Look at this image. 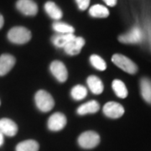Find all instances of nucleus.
<instances>
[{
	"instance_id": "nucleus-1",
	"label": "nucleus",
	"mask_w": 151,
	"mask_h": 151,
	"mask_svg": "<svg viewBox=\"0 0 151 151\" xmlns=\"http://www.w3.org/2000/svg\"><path fill=\"white\" fill-rule=\"evenodd\" d=\"M9 40L14 44L23 45L29 42L31 39V32L23 26L13 27L8 32Z\"/></svg>"
},
{
	"instance_id": "nucleus-2",
	"label": "nucleus",
	"mask_w": 151,
	"mask_h": 151,
	"mask_svg": "<svg viewBox=\"0 0 151 151\" xmlns=\"http://www.w3.org/2000/svg\"><path fill=\"white\" fill-rule=\"evenodd\" d=\"M35 104L41 112L47 113L54 108L55 102L51 95L45 90H40L35 96Z\"/></svg>"
},
{
	"instance_id": "nucleus-3",
	"label": "nucleus",
	"mask_w": 151,
	"mask_h": 151,
	"mask_svg": "<svg viewBox=\"0 0 151 151\" xmlns=\"http://www.w3.org/2000/svg\"><path fill=\"white\" fill-rule=\"evenodd\" d=\"M77 142L82 149L91 150L99 145L100 136L94 131H86L78 137Z\"/></svg>"
},
{
	"instance_id": "nucleus-4",
	"label": "nucleus",
	"mask_w": 151,
	"mask_h": 151,
	"mask_svg": "<svg viewBox=\"0 0 151 151\" xmlns=\"http://www.w3.org/2000/svg\"><path fill=\"white\" fill-rule=\"evenodd\" d=\"M112 61L118 67L122 69L127 73L135 74L138 71V66L134 61H132L129 58L124 55L115 54L112 57Z\"/></svg>"
},
{
	"instance_id": "nucleus-5",
	"label": "nucleus",
	"mask_w": 151,
	"mask_h": 151,
	"mask_svg": "<svg viewBox=\"0 0 151 151\" xmlns=\"http://www.w3.org/2000/svg\"><path fill=\"white\" fill-rule=\"evenodd\" d=\"M144 39V34L139 26H134L128 33L122 35L119 37V40L124 44L140 43Z\"/></svg>"
},
{
	"instance_id": "nucleus-6",
	"label": "nucleus",
	"mask_w": 151,
	"mask_h": 151,
	"mask_svg": "<svg viewBox=\"0 0 151 151\" xmlns=\"http://www.w3.org/2000/svg\"><path fill=\"white\" fill-rule=\"evenodd\" d=\"M50 70L52 75L60 82H65L68 77V71L63 62L60 60H54L50 65Z\"/></svg>"
},
{
	"instance_id": "nucleus-7",
	"label": "nucleus",
	"mask_w": 151,
	"mask_h": 151,
	"mask_svg": "<svg viewBox=\"0 0 151 151\" xmlns=\"http://www.w3.org/2000/svg\"><path fill=\"white\" fill-rule=\"evenodd\" d=\"M16 8L21 14L27 16H35L38 13V6L33 0H18Z\"/></svg>"
},
{
	"instance_id": "nucleus-8",
	"label": "nucleus",
	"mask_w": 151,
	"mask_h": 151,
	"mask_svg": "<svg viewBox=\"0 0 151 151\" xmlns=\"http://www.w3.org/2000/svg\"><path fill=\"white\" fill-rule=\"evenodd\" d=\"M66 118L63 113H55L49 118L47 126L50 130L56 132L63 129L66 125Z\"/></svg>"
},
{
	"instance_id": "nucleus-9",
	"label": "nucleus",
	"mask_w": 151,
	"mask_h": 151,
	"mask_svg": "<svg viewBox=\"0 0 151 151\" xmlns=\"http://www.w3.org/2000/svg\"><path fill=\"white\" fill-rule=\"evenodd\" d=\"M103 113L111 119H119L124 113V107L116 102H108L103 108Z\"/></svg>"
},
{
	"instance_id": "nucleus-10",
	"label": "nucleus",
	"mask_w": 151,
	"mask_h": 151,
	"mask_svg": "<svg viewBox=\"0 0 151 151\" xmlns=\"http://www.w3.org/2000/svg\"><path fill=\"white\" fill-rule=\"evenodd\" d=\"M0 132L8 137H14L18 133V126L13 120L4 118L0 119Z\"/></svg>"
},
{
	"instance_id": "nucleus-11",
	"label": "nucleus",
	"mask_w": 151,
	"mask_h": 151,
	"mask_svg": "<svg viewBox=\"0 0 151 151\" xmlns=\"http://www.w3.org/2000/svg\"><path fill=\"white\" fill-rule=\"evenodd\" d=\"M85 45V40L81 37H75L66 44L64 50L67 55H76L80 53L82 47Z\"/></svg>"
},
{
	"instance_id": "nucleus-12",
	"label": "nucleus",
	"mask_w": 151,
	"mask_h": 151,
	"mask_svg": "<svg viewBox=\"0 0 151 151\" xmlns=\"http://www.w3.org/2000/svg\"><path fill=\"white\" fill-rule=\"evenodd\" d=\"M16 62L15 58L10 54H3L0 55V76L8 74Z\"/></svg>"
},
{
	"instance_id": "nucleus-13",
	"label": "nucleus",
	"mask_w": 151,
	"mask_h": 151,
	"mask_svg": "<svg viewBox=\"0 0 151 151\" xmlns=\"http://www.w3.org/2000/svg\"><path fill=\"white\" fill-rule=\"evenodd\" d=\"M87 85L89 89L91 90V92L93 94H96V95H99L103 92V89H104V86H103V81H101L100 78H98L96 76H88L87 80Z\"/></svg>"
},
{
	"instance_id": "nucleus-14",
	"label": "nucleus",
	"mask_w": 151,
	"mask_h": 151,
	"mask_svg": "<svg viewBox=\"0 0 151 151\" xmlns=\"http://www.w3.org/2000/svg\"><path fill=\"white\" fill-rule=\"evenodd\" d=\"M100 109V105L97 101L92 100L86 103H83L77 108L76 113L79 115H86L88 113H96Z\"/></svg>"
},
{
	"instance_id": "nucleus-15",
	"label": "nucleus",
	"mask_w": 151,
	"mask_h": 151,
	"mask_svg": "<svg viewBox=\"0 0 151 151\" xmlns=\"http://www.w3.org/2000/svg\"><path fill=\"white\" fill-rule=\"evenodd\" d=\"M76 36L73 34H56L51 38V41L55 46L58 48H64L66 44Z\"/></svg>"
},
{
	"instance_id": "nucleus-16",
	"label": "nucleus",
	"mask_w": 151,
	"mask_h": 151,
	"mask_svg": "<svg viewBox=\"0 0 151 151\" xmlns=\"http://www.w3.org/2000/svg\"><path fill=\"white\" fill-rule=\"evenodd\" d=\"M45 10L49 16L55 20H60L63 16V13L60 10V9L54 2H51V1H48L47 3H45Z\"/></svg>"
},
{
	"instance_id": "nucleus-17",
	"label": "nucleus",
	"mask_w": 151,
	"mask_h": 151,
	"mask_svg": "<svg viewBox=\"0 0 151 151\" xmlns=\"http://www.w3.org/2000/svg\"><path fill=\"white\" fill-rule=\"evenodd\" d=\"M40 145L37 141L33 139L22 141L17 145L15 151H38Z\"/></svg>"
},
{
	"instance_id": "nucleus-18",
	"label": "nucleus",
	"mask_w": 151,
	"mask_h": 151,
	"mask_svg": "<svg viewBox=\"0 0 151 151\" xmlns=\"http://www.w3.org/2000/svg\"><path fill=\"white\" fill-rule=\"evenodd\" d=\"M141 94L147 103H151V80L143 78L140 81Z\"/></svg>"
},
{
	"instance_id": "nucleus-19",
	"label": "nucleus",
	"mask_w": 151,
	"mask_h": 151,
	"mask_svg": "<svg viewBox=\"0 0 151 151\" xmlns=\"http://www.w3.org/2000/svg\"><path fill=\"white\" fill-rule=\"evenodd\" d=\"M89 14L94 18H107L109 15V11L103 5L96 4L90 8Z\"/></svg>"
},
{
	"instance_id": "nucleus-20",
	"label": "nucleus",
	"mask_w": 151,
	"mask_h": 151,
	"mask_svg": "<svg viewBox=\"0 0 151 151\" xmlns=\"http://www.w3.org/2000/svg\"><path fill=\"white\" fill-rule=\"evenodd\" d=\"M113 89L115 94L120 98H125L128 96V90L124 82L120 80H114L113 81Z\"/></svg>"
},
{
	"instance_id": "nucleus-21",
	"label": "nucleus",
	"mask_w": 151,
	"mask_h": 151,
	"mask_svg": "<svg viewBox=\"0 0 151 151\" xmlns=\"http://www.w3.org/2000/svg\"><path fill=\"white\" fill-rule=\"evenodd\" d=\"M87 95V90L85 86L76 85L70 91V96L76 101H81L84 99Z\"/></svg>"
},
{
	"instance_id": "nucleus-22",
	"label": "nucleus",
	"mask_w": 151,
	"mask_h": 151,
	"mask_svg": "<svg viewBox=\"0 0 151 151\" xmlns=\"http://www.w3.org/2000/svg\"><path fill=\"white\" fill-rule=\"evenodd\" d=\"M52 27L55 31H56L58 34H73L75 31L74 28L72 26L63 22H55Z\"/></svg>"
},
{
	"instance_id": "nucleus-23",
	"label": "nucleus",
	"mask_w": 151,
	"mask_h": 151,
	"mask_svg": "<svg viewBox=\"0 0 151 151\" xmlns=\"http://www.w3.org/2000/svg\"><path fill=\"white\" fill-rule=\"evenodd\" d=\"M90 62L92 66L98 70H105L107 68L105 60L97 55H92L90 56Z\"/></svg>"
},
{
	"instance_id": "nucleus-24",
	"label": "nucleus",
	"mask_w": 151,
	"mask_h": 151,
	"mask_svg": "<svg viewBox=\"0 0 151 151\" xmlns=\"http://www.w3.org/2000/svg\"><path fill=\"white\" fill-rule=\"evenodd\" d=\"M76 2L81 10H86L90 4V0H76Z\"/></svg>"
},
{
	"instance_id": "nucleus-25",
	"label": "nucleus",
	"mask_w": 151,
	"mask_h": 151,
	"mask_svg": "<svg viewBox=\"0 0 151 151\" xmlns=\"http://www.w3.org/2000/svg\"><path fill=\"white\" fill-rule=\"evenodd\" d=\"M105 2V4L108 6L110 7H113L117 4V0H103Z\"/></svg>"
},
{
	"instance_id": "nucleus-26",
	"label": "nucleus",
	"mask_w": 151,
	"mask_h": 151,
	"mask_svg": "<svg viewBox=\"0 0 151 151\" xmlns=\"http://www.w3.org/2000/svg\"><path fill=\"white\" fill-rule=\"evenodd\" d=\"M4 17H3V15L0 14V29L3 28V26H4Z\"/></svg>"
},
{
	"instance_id": "nucleus-27",
	"label": "nucleus",
	"mask_w": 151,
	"mask_h": 151,
	"mask_svg": "<svg viewBox=\"0 0 151 151\" xmlns=\"http://www.w3.org/2000/svg\"><path fill=\"white\" fill-rule=\"evenodd\" d=\"M4 134L0 132V147L4 145Z\"/></svg>"
},
{
	"instance_id": "nucleus-28",
	"label": "nucleus",
	"mask_w": 151,
	"mask_h": 151,
	"mask_svg": "<svg viewBox=\"0 0 151 151\" xmlns=\"http://www.w3.org/2000/svg\"><path fill=\"white\" fill-rule=\"evenodd\" d=\"M0 105H1V102H0Z\"/></svg>"
}]
</instances>
